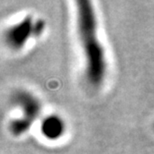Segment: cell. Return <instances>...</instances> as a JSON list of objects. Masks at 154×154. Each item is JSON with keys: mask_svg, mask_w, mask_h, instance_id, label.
<instances>
[{"mask_svg": "<svg viewBox=\"0 0 154 154\" xmlns=\"http://www.w3.org/2000/svg\"><path fill=\"white\" fill-rule=\"evenodd\" d=\"M40 131L46 139L51 141L58 140L65 132V122L58 115H48L42 119Z\"/></svg>", "mask_w": 154, "mask_h": 154, "instance_id": "cell-4", "label": "cell"}, {"mask_svg": "<svg viewBox=\"0 0 154 154\" xmlns=\"http://www.w3.org/2000/svg\"><path fill=\"white\" fill-rule=\"evenodd\" d=\"M43 26L44 25L40 20L34 21L31 16H26L5 30L4 39L6 44L14 50L21 49L32 36L40 35Z\"/></svg>", "mask_w": 154, "mask_h": 154, "instance_id": "cell-3", "label": "cell"}, {"mask_svg": "<svg viewBox=\"0 0 154 154\" xmlns=\"http://www.w3.org/2000/svg\"><path fill=\"white\" fill-rule=\"evenodd\" d=\"M13 102L21 109L22 116L9 123V131L14 136H21L30 129L41 111L38 98L26 90H18L13 95Z\"/></svg>", "mask_w": 154, "mask_h": 154, "instance_id": "cell-2", "label": "cell"}, {"mask_svg": "<svg viewBox=\"0 0 154 154\" xmlns=\"http://www.w3.org/2000/svg\"><path fill=\"white\" fill-rule=\"evenodd\" d=\"M76 28L85 61V77L89 84L98 87L105 80L107 60L105 49L98 35L97 17L92 2L77 0Z\"/></svg>", "mask_w": 154, "mask_h": 154, "instance_id": "cell-1", "label": "cell"}]
</instances>
